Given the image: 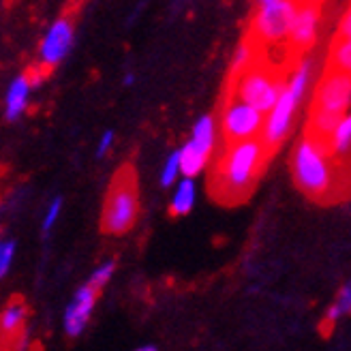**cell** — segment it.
<instances>
[{
    "label": "cell",
    "mask_w": 351,
    "mask_h": 351,
    "mask_svg": "<svg viewBox=\"0 0 351 351\" xmlns=\"http://www.w3.org/2000/svg\"><path fill=\"white\" fill-rule=\"evenodd\" d=\"M263 116L253 105L236 99L234 95H227L223 110H221V133L227 144L244 142L261 135L263 129Z\"/></svg>",
    "instance_id": "cell-6"
},
{
    "label": "cell",
    "mask_w": 351,
    "mask_h": 351,
    "mask_svg": "<svg viewBox=\"0 0 351 351\" xmlns=\"http://www.w3.org/2000/svg\"><path fill=\"white\" fill-rule=\"evenodd\" d=\"M337 167L330 144L304 133L291 152V176L298 191L311 202H328L335 197Z\"/></svg>",
    "instance_id": "cell-2"
},
{
    "label": "cell",
    "mask_w": 351,
    "mask_h": 351,
    "mask_svg": "<svg viewBox=\"0 0 351 351\" xmlns=\"http://www.w3.org/2000/svg\"><path fill=\"white\" fill-rule=\"evenodd\" d=\"M114 146V131H105L99 139V146H97V156H105Z\"/></svg>",
    "instance_id": "cell-26"
},
{
    "label": "cell",
    "mask_w": 351,
    "mask_h": 351,
    "mask_svg": "<svg viewBox=\"0 0 351 351\" xmlns=\"http://www.w3.org/2000/svg\"><path fill=\"white\" fill-rule=\"evenodd\" d=\"M343 315H351V280H347V283L341 287L339 291V298H337V302H335Z\"/></svg>",
    "instance_id": "cell-24"
},
{
    "label": "cell",
    "mask_w": 351,
    "mask_h": 351,
    "mask_svg": "<svg viewBox=\"0 0 351 351\" xmlns=\"http://www.w3.org/2000/svg\"><path fill=\"white\" fill-rule=\"evenodd\" d=\"M195 182L193 178H186L182 176V180L176 182V191L171 195V202H169V213L171 217H184L189 215L193 206H195Z\"/></svg>",
    "instance_id": "cell-15"
},
{
    "label": "cell",
    "mask_w": 351,
    "mask_h": 351,
    "mask_svg": "<svg viewBox=\"0 0 351 351\" xmlns=\"http://www.w3.org/2000/svg\"><path fill=\"white\" fill-rule=\"evenodd\" d=\"M330 152L337 159H345L351 154V112H347L337 127L335 135L330 137Z\"/></svg>",
    "instance_id": "cell-18"
},
{
    "label": "cell",
    "mask_w": 351,
    "mask_h": 351,
    "mask_svg": "<svg viewBox=\"0 0 351 351\" xmlns=\"http://www.w3.org/2000/svg\"><path fill=\"white\" fill-rule=\"evenodd\" d=\"M335 37H343V39H351V5L343 11V15L339 17L337 24V34Z\"/></svg>",
    "instance_id": "cell-25"
},
{
    "label": "cell",
    "mask_w": 351,
    "mask_h": 351,
    "mask_svg": "<svg viewBox=\"0 0 351 351\" xmlns=\"http://www.w3.org/2000/svg\"><path fill=\"white\" fill-rule=\"evenodd\" d=\"M259 58V47L251 41V39H244L236 51H234V56H232V71H230V77L232 75H238L240 71H244L249 64H253L255 60Z\"/></svg>",
    "instance_id": "cell-19"
},
{
    "label": "cell",
    "mask_w": 351,
    "mask_h": 351,
    "mask_svg": "<svg viewBox=\"0 0 351 351\" xmlns=\"http://www.w3.org/2000/svg\"><path fill=\"white\" fill-rule=\"evenodd\" d=\"M135 351H159L154 345H144V347H137Z\"/></svg>",
    "instance_id": "cell-28"
},
{
    "label": "cell",
    "mask_w": 351,
    "mask_h": 351,
    "mask_svg": "<svg viewBox=\"0 0 351 351\" xmlns=\"http://www.w3.org/2000/svg\"><path fill=\"white\" fill-rule=\"evenodd\" d=\"M308 110H319L345 116L351 112V75L324 66V73L315 86Z\"/></svg>",
    "instance_id": "cell-8"
},
{
    "label": "cell",
    "mask_w": 351,
    "mask_h": 351,
    "mask_svg": "<svg viewBox=\"0 0 351 351\" xmlns=\"http://www.w3.org/2000/svg\"><path fill=\"white\" fill-rule=\"evenodd\" d=\"M133 82H135V77H133L131 73H129V75H125V84H127V86H131Z\"/></svg>",
    "instance_id": "cell-29"
},
{
    "label": "cell",
    "mask_w": 351,
    "mask_h": 351,
    "mask_svg": "<svg viewBox=\"0 0 351 351\" xmlns=\"http://www.w3.org/2000/svg\"><path fill=\"white\" fill-rule=\"evenodd\" d=\"M302 99H298L285 84L283 93H280L278 101L274 108L266 114V120H263V129L259 139L263 142V146L268 148V152H276L280 148V144L285 142L291 133L293 120L298 114V108H300Z\"/></svg>",
    "instance_id": "cell-9"
},
{
    "label": "cell",
    "mask_w": 351,
    "mask_h": 351,
    "mask_svg": "<svg viewBox=\"0 0 351 351\" xmlns=\"http://www.w3.org/2000/svg\"><path fill=\"white\" fill-rule=\"evenodd\" d=\"M114 270H116V263H114V261H105V263H101V266L93 272V276H90V280H88V283H90L95 289L101 291V289L112 280Z\"/></svg>",
    "instance_id": "cell-21"
},
{
    "label": "cell",
    "mask_w": 351,
    "mask_h": 351,
    "mask_svg": "<svg viewBox=\"0 0 351 351\" xmlns=\"http://www.w3.org/2000/svg\"><path fill=\"white\" fill-rule=\"evenodd\" d=\"M30 90H32V84L26 73L11 82L7 97H5V118L9 122L24 116V112L28 108V101H30Z\"/></svg>",
    "instance_id": "cell-13"
},
{
    "label": "cell",
    "mask_w": 351,
    "mask_h": 351,
    "mask_svg": "<svg viewBox=\"0 0 351 351\" xmlns=\"http://www.w3.org/2000/svg\"><path fill=\"white\" fill-rule=\"evenodd\" d=\"M326 66L351 75V39H343V37L332 39L326 56Z\"/></svg>",
    "instance_id": "cell-17"
},
{
    "label": "cell",
    "mask_w": 351,
    "mask_h": 351,
    "mask_svg": "<svg viewBox=\"0 0 351 351\" xmlns=\"http://www.w3.org/2000/svg\"><path fill=\"white\" fill-rule=\"evenodd\" d=\"M343 116L330 114V112H319V110H308L306 116V135L319 139V142L330 144V137L335 135L337 127L341 125Z\"/></svg>",
    "instance_id": "cell-14"
},
{
    "label": "cell",
    "mask_w": 351,
    "mask_h": 351,
    "mask_svg": "<svg viewBox=\"0 0 351 351\" xmlns=\"http://www.w3.org/2000/svg\"><path fill=\"white\" fill-rule=\"evenodd\" d=\"M137 215H139V197H137L135 176L129 167H125L118 171L108 191V197H105L101 230L110 236H122L135 225Z\"/></svg>",
    "instance_id": "cell-4"
},
{
    "label": "cell",
    "mask_w": 351,
    "mask_h": 351,
    "mask_svg": "<svg viewBox=\"0 0 351 351\" xmlns=\"http://www.w3.org/2000/svg\"><path fill=\"white\" fill-rule=\"evenodd\" d=\"M266 3H274V0H255V5H266Z\"/></svg>",
    "instance_id": "cell-30"
},
{
    "label": "cell",
    "mask_w": 351,
    "mask_h": 351,
    "mask_svg": "<svg viewBox=\"0 0 351 351\" xmlns=\"http://www.w3.org/2000/svg\"><path fill=\"white\" fill-rule=\"evenodd\" d=\"M13 257H15V242L0 238V278L7 276L13 263Z\"/></svg>",
    "instance_id": "cell-22"
},
{
    "label": "cell",
    "mask_w": 351,
    "mask_h": 351,
    "mask_svg": "<svg viewBox=\"0 0 351 351\" xmlns=\"http://www.w3.org/2000/svg\"><path fill=\"white\" fill-rule=\"evenodd\" d=\"M73 37H75V26L71 17H66V15L58 17V20L47 28L45 37L41 41V47H39L41 66L54 69L56 64H60L73 45Z\"/></svg>",
    "instance_id": "cell-11"
},
{
    "label": "cell",
    "mask_w": 351,
    "mask_h": 351,
    "mask_svg": "<svg viewBox=\"0 0 351 351\" xmlns=\"http://www.w3.org/2000/svg\"><path fill=\"white\" fill-rule=\"evenodd\" d=\"M300 0H274V3L257 5L249 39L259 47H287V39L291 32V24Z\"/></svg>",
    "instance_id": "cell-5"
},
{
    "label": "cell",
    "mask_w": 351,
    "mask_h": 351,
    "mask_svg": "<svg viewBox=\"0 0 351 351\" xmlns=\"http://www.w3.org/2000/svg\"><path fill=\"white\" fill-rule=\"evenodd\" d=\"M319 22H322V0H300L287 39V49L295 60L302 58L317 43Z\"/></svg>",
    "instance_id": "cell-10"
},
{
    "label": "cell",
    "mask_w": 351,
    "mask_h": 351,
    "mask_svg": "<svg viewBox=\"0 0 351 351\" xmlns=\"http://www.w3.org/2000/svg\"><path fill=\"white\" fill-rule=\"evenodd\" d=\"M341 317H343L341 308H339L337 304H332V306H330V308L326 311V317H324V319H326V324H328V326H335V324H337V322H339Z\"/></svg>",
    "instance_id": "cell-27"
},
{
    "label": "cell",
    "mask_w": 351,
    "mask_h": 351,
    "mask_svg": "<svg viewBox=\"0 0 351 351\" xmlns=\"http://www.w3.org/2000/svg\"><path fill=\"white\" fill-rule=\"evenodd\" d=\"M60 210H62V199L60 197H54L51 199V204L47 206V213L43 217V234H49L51 232V227L56 225L58 217H60Z\"/></svg>",
    "instance_id": "cell-23"
},
{
    "label": "cell",
    "mask_w": 351,
    "mask_h": 351,
    "mask_svg": "<svg viewBox=\"0 0 351 351\" xmlns=\"http://www.w3.org/2000/svg\"><path fill=\"white\" fill-rule=\"evenodd\" d=\"M285 84L287 77L283 69L261 58L259 51V58L253 64H249L238 75L230 77V90H227V95H234L236 99L253 105L255 110L266 116L276 105Z\"/></svg>",
    "instance_id": "cell-3"
},
{
    "label": "cell",
    "mask_w": 351,
    "mask_h": 351,
    "mask_svg": "<svg viewBox=\"0 0 351 351\" xmlns=\"http://www.w3.org/2000/svg\"><path fill=\"white\" fill-rule=\"evenodd\" d=\"M217 142V122L213 116H202L191 131V139L178 150L180 152V173L195 178L202 173L213 156Z\"/></svg>",
    "instance_id": "cell-7"
},
{
    "label": "cell",
    "mask_w": 351,
    "mask_h": 351,
    "mask_svg": "<svg viewBox=\"0 0 351 351\" xmlns=\"http://www.w3.org/2000/svg\"><path fill=\"white\" fill-rule=\"evenodd\" d=\"M26 315H28V308L22 300L9 302L3 308V313H0V335L15 337L26 324Z\"/></svg>",
    "instance_id": "cell-16"
},
{
    "label": "cell",
    "mask_w": 351,
    "mask_h": 351,
    "mask_svg": "<svg viewBox=\"0 0 351 351\" xmlns=\"http://www.w3.org/2000/svg\"><path fill=\"white\" fill-rule=\"evenodd\" d=\"M180 152L176 150L167 156V161L161 169V184L163 186H173L176 182H178L180 178Z\"/></svg>",
    "instance_id": "cell-20"
},
{
    "label": "cell",
    "mask_w": 351,
    "mask_h": 351,
    "mask_svg": "<svg viewBox=\"0 0 351 351\" xmlns=\"http://www.w3.org/2000/svg\"><path fill=\"white\" fill-rule=\"evenodd\" d=\"M270 159L259 137L227 144L213 171V195L223 204L244 202Z\"/></svg>",
    "instance_id": "cell-1"
},
{
    "label": "cell",
    "mask_w": 351,
    "mask_h": 351,
    "mask_svg": "<svg viewBox=\"0 0 351 351\" xmlns=\"http://www.w3.org/2000/svg\"><path fill=\"white\" fill-rule=\"evenodd\" d=\"M97 298H99V289H95L90 283H86L75 291L73 300L69 302L64 311V332L71 339L80 337L86 330L88 322H90V315L95 311Z\"/></svg>",
    "instance_id": "cell-12"
}]
</instances>
